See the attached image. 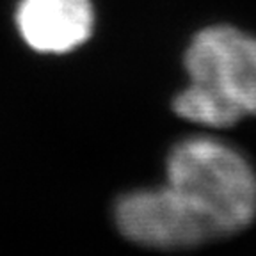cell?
<instances>
[{
  "label": "cell",
  "instance_id": "6da1fadb",
  "mask_svg": "<svg viewBox=\"0 0 256 256\" xmlns=\"http://www.w3.org/2000/svg\"><path fill=\"white\" fill-rule=\"evenodd\" d=\"M188 86L172 102L190 123L226 128L256 116V38L232 25H214L185 52Z\"/></svg>",
  "mask_w": 256,
  "mask_h": 256
},
{
  "label": "cell",
  "instance_id": "7a4b0ae2",
  "mask_svg": "<svg viewBox=\"0 0 256 256\" xmlns=\"http://www.w3.org/2000/svg\"><path fill=\"white\" fill-rule=\"evenodd\" d=\"M166 184L216 238L244 230L256 217V172L238 150L208 136L174 144Z\"/></svg>",
  "mask_w": 256,
  "mask_h": 256
},
{
  "label": "cell",
  "instance_id": "3957f363",
  "mask_svg": "<svg viewBox=\"0 0 256 256\" xmlns=\"http://www.w3.org/2000/svg\"><path fill=\"white\" fill-rule=\"evenodd\" d=\"M114 219L128 240L144 248L187 249L216 238L168 184L124 194L116 203Z\"/></svg>",
  "mask_w": 256,
  "mask_h": 256
},
{
  "label": "cell",
  "instance_id": "277c9868",
  "mask_svg": "<svg viewBox=\"0 0 256 256\" xmlns=\"http://www.w3.org/2000/svg\"><path fill=\"white\" fill-rule=\"evenodd\" d=\"M16 24L36 52L66 54L89 40L94 11L89 0H20Z\"/></svg>",
  "mask_w": 256,
  "mask_h": 256
}]
</instances>
